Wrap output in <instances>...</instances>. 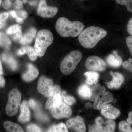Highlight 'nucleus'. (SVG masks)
I'll use <instances>...</instances> for the list:
<instances>
[{
  "mask_svg": "<svg viewBox=\"0 0 132 132\" xmlns=\"http://www.w3.org/2000/svg\"><path fill=\"white\" fill-rule=\"evenodd\" d=\"M14 6L16 9H20L23 7V3L20 0H15Z\"/></svg>",
  "mask_w": 132,
  "mask_h": 132,
  "instance_id": "4c0bfd02",
  "label": "nucleus"
},
{
  "mask_svg": "<svg viewBox=\"0 0 132 132\" xmlns=\"http://www.w3.org/2000/svg\"><path fill=\"white\" fill-rule=\"evenodd\" d=\"M54 37L52 32L47 29H42L38 32L36 38L35 49L37 56L43 57L46 50L53 41Z\"/></svg>",
  "mask_w": 132,
  "mask_h": 132,
  "instance_id": "7ed1b4c3",
  "label": "nucleus"
},
{
  "mask_svg": "<svg viewBox=\"0 0 132 132\" xmlns=\"http://www.w3.org/2000/svg\"><path fill=\"white\" fill-rule=\"evenodd\" d=\"M105 30L98 27H88L83 30L79 35L78 39L81 45L85 48H93L100 40L106 36Z\"/></svg>",
  "mask_w": 132,
  "mask_h": 132,
  "instance_id": "f257e3e1",
  "label": "nucleus"
},
{
  "mask_svg": "<svg viewBox=\"0 0 132 132\" xmlns=\"http://www.w3.org/2000/svg\"><path fill=\"white\" fill-rule=\"evenodd\" d=\"M10 14L11 15V16L13 18H15L16 19L18 16H17V15L16 12H15L14 11H11L10 12Z\"/></svg>",
  "mask_w": 132,
  "mask_h": 132,
  "instance_id": "de8ad7c7",
  "label": "nucleus"
},
{
  "mask_svg": "<svg viewBox=\"0 0 132 132\" xmlns=\"http://www.w3.org/2000/svg\"><path fill=\"white\" fill-rule=\"evenodd\" d=\"M21 114L19 116V121L21 123H26L30 120V112L27 102L24 101L21 105Z\"/></svg>",
  "mask_w": 132,
  "mask_h": 132,
  "instance_id": "2eb2a0df",
  "label": "nucleus"
},
{
  "mask_svg": "<svg viewBox=\"0 0 132 132\" xmlns=\"http://www.w3.org/2000/svg\"><path fill=\"white\" fill-rule=\"evenodd\" d=\"M19 14L24 19H27L28 16V13L24 11H21L19 12Z\"/></svg>",
  "mask_w": 132,
  "mask_h": 132,
  "instance_id": "79ce46f5",
  "label": "nucleus"
},
{
  "mask_svg": "<svg viewBox=\"0 0 132 132\" xmlns=\"http://www.w3.org/2000/svg\"><path fill=\"white\" fill-rule=\"evenodd\" d=\"M119 128L122 132H132V129L129 124L125 121H121L119 124Z\"/></svg>",
  "mask_w": 132,
  "mask_h": 132,
  "instance_id": "c85d7f7f",
  "label": "nucleus"
},
{
  "mask_svg": "<svg viewBox=\"0 0 132 132\" xmlns=\"http://www.w3.org/2000/svg\"><path fill=\"white\" fill-rule=\"evenodd\" d=\"M62 97L63 98L64 102L66 104L69 105H72L76 102L75 98L72 96L70 95H62Z\"/></svg>",
  "mask_w": 132,
  "mask_h": 132,
  "instance_id": "7c9ffc66",
  "label": "nucleus"
},
{
  "mask_svg": "<svg viewBox=\"0 0 132 132\" xmlns=\"http://www.w3.org/2000/svg\"><path fill=\"white\" fill-rule=\"evenodd\" d=\"M128 117L127 119V121L128 124L130 125L132 124V112H131L128 113Z\"/></svg>",
  "mask_w": 132,
  "mask_h": 132,
  "instance_id": "c03bdc74",
  "label": "nucleus"
},
{
  "mask_svg": "<svg viewBox=\"0 0 132 132\" xmlns=\"http://www.w3.org/2000/svg\"><path fill=\"white\" fill-rule=\"evenodd\" d=\"M36 30L35 28H29L28 31L22 36L20 43L21 45L26 46L31 44L36 36Z\"/></svg>",
  "mask_w": 132,
  "mask_h": 132,
  "instance_id": "a211bd4d",
  "label": "nucleus"
},
{
  "mask_svg": "<svg viewBox=\"0 0 132 132\" xmlns=\"http://www.w3.org/2000/svg\"><path fill=\"white\" fill-rule=\"evenodd\" d=\"M86 107L87 108H91L92 107V104L90 103H87L86 105Z\"/></svg>",
  "mask_w": 132,
  "mask_h": 132,
  "instance_id": "8fccbe9b",
  "label": "nucleus"
},
{
  "mask_svg": "<svg viewBox=\"0 0 132 132\" xmlns=\"http://www.w3.org/2000/svg\"><path fill=\"white\" fill-rule=\"evenodd\" d=\"M28 71L22 75L23 80L27 81H31L36 79L39 72L37 68L31 64L28 65Z\"/></svg>",
  "mask_w": 132,
  "mask_h": 132,
  "instance_id": "dca6fc26",
  "label": "nucleus"
},
{
  "mask_svg": "<svg viewBox=\"0 0 132 132\" xmlns=\"http://www.w3.org/2000/svg\"><path fill=\"white\" fill-rule=\"evenodd\" d=\"M22 38V32L21 29H20L17 32L15 33L13 39L15 41H20Z\"/></svg>",
  "mask_w": 132,
  "mask_h": 132,
  "instance_id": "f704fd0d",
  "label": "nucleus"
},
{
  "mask_svg": "<svg viewBox=\"0 0 132 132\" xmlns=\"http://www.w3.org/2000/svg\"><path fill=\"white\" fill-rule=\"evenodd\" d=\"M11 44V41L3 33L0 32V46L8 48Z\"/></svg>",
  "mask_w": 132,
  "mask_h": 132,
  "instance_id": "a878e982",
  "label": "nucleus"
},
{
  "mask_svg": "<svg viewBox=\"0 0 132 132\" xmlns=\"http://www.w3.org/2000/svg\"><path fill=\"white\" fill-rule=\"evenodd\" d=\"M122 65L124 68L132 72V59H129L128 61H125L123 62Z\"/></svg>",
  "mask_w": 132,
  "mask_h": 132,
  "instance_id": "473e14b6",
  "label": "nucleus"
},
{
  "mask_svg": "<svg viewBox=\"0 0 132 132\" xmlns=\"http://www.w3.org/2000/svg\"><path fill=\"white\" fill-rule=\"evenodd\" d=\"M113 77V80L110 82H106L107 86L110 89H118L120 87L124 81V78L121 74L118 72H110Z\"/></svg>",
  "mask_w": 132,
  "mask_h": 132,
  "instance_id": "4468645a",
  "label": "nucleus"
},
{
  "mask_svg": "<svg viewBox=\"0 0 132 132\" xmlns=\"http://www.w3.org/2000/svg\"><path fill=\"white\" fill-rule=\"evenodd\" d=\"M127 30L129 34L132 36V17L130 19L128 23Z\"/></svg>",
  "mask_w": 132,
  "mask_h": 132,
  "instance_id": "a19ab883",
  "label": "nucleus"
},
{
  "mask_svg": "<svg viewBox=\"0 0 132 132\" xmlns=\"http://www.w3.org/2000/svg\"><path fill=\"white\" fill-rule=\"evenodd\" d=\"M20 29H21V26L18 24H15L10 26L7 30L6 33L8 34H13Z\"/></svg>",
  "mask_w": 132,
  "mask_h": 132,
  "instance_id": "c756f323",
  "label": "nucleus"
},
{
  "mask_svg": "<svg viewBox=\"0 0 132 132\" xmlns=\"http://www.w3.org/2000/svg\"><path fill=\"white\" fill-rule=\"evenodd\" d=\"M12 5V2L10 0H5L3 2L2 6L5 9H9Z\"/></svg>",
  "mask_w": 132,
  "mask_h": 132,
  "instance_id": "c9c22d12",
  "label": "nucleus"
},
{
  "mask_svg": "<svg viewBox=\"0 0 132 132\" xmlns=\"http://www.w3.org/2000/svg\"><path fill=\"white\" fill-rule=\"evenodd\" d=\"M2 59L3 61L6 62L13 71H15L18 68V65L17 62L11 55L3 54L2 55Z\"/></svg>",
  "mask_w": 132,
  "mask_h": 132,
  "instance_id": "412c9836",
  "label": "nucleus"
},
{
  "mask_svg": "<svg viewBox=\"0 0 132 132\" xmlns=\"http://www.w3.org/2000/svg\"><path fill=\"white\" fill-rule=\"evenodd\" d=\"M101 109L102 114L108 119H114L120 114V112L118 109L109 104L105 105Z\"/></svg>",
  "mask_w": 132,
  "mask_h": 132,
  "instance_id": "ddd939ff",
  "label": "nucleus"
},
{
  "mask_svg": "<svg viewBox=\"0 0 132 132\" xmlns=\"http://www.w3.org/2000/svg\"><path fill=\"white\" fill-rule=\"evenodd\" d=\"M105 88L104 86L101 87L100 84H95L92 87L88 99L90 101H94L100 96L103 95L105 93Z\"/></svg>",
  "mask_w": 132,
  "mask_h": 132,
  "instance_id": "f3484780",
  "label": "nucleus"
},
{
  "mask_svg": "<svg viewBox=\"0 0 132 132\" xmlns=\"http://www.w3.org/2000/svg\"><path fill=\"white\" fill-rule=\"evenodd\" d=\"M62 95L60 87L58 85H55L53 94L46 102L45 109H51L59 106L62 102Z\"/></svg>",
  "mask_w": 132,
  "mask_h": 132,
  "instance_id": "6e6552de",
  "label": "nucleus"
},
{
  "mask_svg": "<svg viewBox=\"0 0 132 132\" xmlns=\"http://www.w3.org/2000/svg\"><path fill=\"white\" fill-rule=\"evenodd\" d=\"M3 74V71L2 65L1 62L0 60V76L2 75Z\"/></svg>",
  "mask_w": 132,
  "mask_h": 132,
  "instance_id": "09e8293b",
  "label": "nucleus"
},
{
  "mask_svg": "<svg viewBox=\"0 0 132 132\" xmlns=\"http://www.w3.org/2000/svg\"><path fill=\"white\" fill-rule=\"evenodd\" d=\"M113 102L114 103H115V102H116V99H115V100H113Z\"/></svg>",
  "mask_w": 132,
  "mask_h": 132,
  "instance_id": "864d4df0",
  "label": "nucleus"
},
{
  "mask_svg": "<svg viewBox=\"0 0 132 132\" xmlns=\"http://www.w3.org/2000/svg\"><path fill=\"white\" fill-rule=\"evenodd\" d=\"M113 100V96L110 92H105V93L102 95L101 98H100V103L98 107V110L101 109L108 103L112 102Z\"/></svg>",
  "mask_w": 132,
  "mask_h": 132,
  "instance_id": "b1692460",
  "label": "nucleus"
},
{
  "mask_svg": "<svg viewBox=\"0 0 132 132\" xmlns=\"http://www.w3.org/2000/svg\"><path fill=\"white\" fill-rule=\"evenodd\" d=\"M38 92L45 97H49L53 94L54 90L53 81L45 76L39 80L37 88Z\"/></svg>",
  "mask_w": 132,
  "mask_h": 132,
  "instance_id": "423d86ee",
  "label": "nucleus"
},
{
  "mask_svg": "<svg viewBox=\"0 0 132 132\" xmlns=\"http://www.w3.org/2000/svg\"><path fill=\"white\" fill-rule=\"evenodd\" d=\"M67 126L68 128H72L76 131H86V126L84 121L82 118L80 116L69 120L67 121Z\"/></svg>",
  "mask_w": 132,
  "mask_h": 132,
  "instance_id": "9b49d317",
  "label": "nucleus"
},
{
  "mask_svg": "<svg viewBox=\"0 0 132 132\" xmlns=\"http://www.w3.org/2000/svg\"><path fill=\"white\" fill-rule=\"evenodd\" d=\"M20 53L21 55L27 54L29 57V59L32 61L36 60L37 58V55L35 50L32 47L26 46L20 48Z\"/></svg>",
  "mask_w": 132,
  "mask_h": 132,
  "instance_id": "aec40b11",
  "label": "nucleus"
},
{
  "mask_svg": "<svg viewBox=\"0 0 132 132\" xmlns=\"http://www.w3.org/2000/svg\"><path fill=\"white\" fill-rule=\"evenodd\" d=\"M21 100V94L18 89L14 88L10 92L6 108L7 115L13 116L16 114L20 106Z\"/></svg>",
  "mask_w": 132,
  "mask_h": 132,
  "instance_id": "39448f33",
  "label": "nucleus"
},
{
  "mask_svg": "<svg viewBox=\"0 0 132 132\" xmlns=\"http://www.w3.org/2000/svg\"><path fill=\"white\" fill-rule=\"evenodd\" d=\"M29 105L31 108L33 109L34 110H35L37 108V103L33 99H31L29 100Z\"/></svg>",
  "mask_w": 132,
  "mask_h": 132,
  "instance_id": "58836bf2",
  "label": "nucleus"
},
{
  "mask_svg": "<svg viewBox=\"0 0 132 132\" xmlns=\"http://www.w3.org/2000/svg\"><path fill=\"white\" fill-rule=\"evenodd\" d=\"M16 21L19 24H22L24 23V19L22 17H17L16 18Z\"/></svg>",
  "mask_w": 132,
  "mask_h": 132,
  "instance_id": "49530a36",
  "label": "nucleus"
},
{
  "mask_svg": "<svg viewBox=\"0 0 132 132\" xmlns=\"http://www.w3.org/2000/svg\"><path fill=\"white\" fill-rule=\"evenodd\" d=\"M126 43L132 55V36H128L126 38Z\"/></svg>",
  "mask_w": 132,
  "mask_h": 132,
  "instance_id": "72a5a7b5",
  "label": "nucleus"
},
{
  "mask_svg": "<svg viewBox=\"0 0 132 132\" xmlns=\"http://www.w3.org/2000/svg\"><path fill=\"white\" fill-rule=\"evenodd\" d=\"M28 132H41V129L38 126L35 124H31L27 126Z\"/></svg>",
  "mask_w": 132,
  "mask_h": 132,
  "instance_id": "2f4dec72",
  "label": "nucleus"
},
{
  "mask_svg": "<svg viewBox=\"0 0 132 132\" xmlns=\"http://www.w3.org/2000/svg\"><path fill=\"white\" fill-rule=\"evenodd\" d=\"M51 111L53 116L57 119L69 118L72 114L71 108L63 102L59 106L51 109Z\"/></svg>",
  "mask_w": 132,
  "mask_h": 132,
  "instance_id": "9d476101",
  "label": "nucleus"
},
{
  "mask_svg": "<svg viewBox=\"0 0 132 132\" xmlns=\"http://www.w3.org/2000/svg\"><path fill=\"white\" fill-rule=\"evenodd\" d=\"M48 132H68L66 125L60 123L57 125H54L48 130Z\"/></svg>",
  "mask_w": 132,
  "mask_h": 132,
  "instance_id": "bb28decb",
  "label": "nucleus"
},
{
  "mask_svg": "<svg viewBox=\"0 0 132 132\" xmlns=\"http://www.w3.org/2000/svg\"><path fill=\"white\" fill-rule=\"evenodd\" d=\"M5 22H2L0 21V29L3 28L5 25Z\"/></svg>",
  "mask_w": 132,
  "mask_h": 132,
  "instance_id": "3c124183",
  "label": "nucleus"
},
{
  "mask_svg": "<svg viewBox=\"0 0 132 132\" xmlns=\"http://www.w3.org/2000/svg\"><path fill=\"white\" fill-rule=\"evenodd\" d=\"M5 85V79L2 76H0V88L4 87Z\"/></svg>",
  "mask_w": 132,
  "mask_h": 132,
  "instance_id": "a18cd8bd",
  "label": "nucleus"
},
{
  "mask_svg": "<svg viewBox=\"0 0 132 132\" xmlns=\"http://www.w3.org/2000/svg\"><path fill=\"white\" fill-rule=\"evenodd\" d=\"M82 58L81 53L79 51H73L61 62L60 69L65 75H69L72 72Z\"/></svg>",
  "mask_w": 132,
  "mask_h": 132,
  "instance_id": "20e7f679",
  "label": "nucleus"
},
{
  "mask_svg": "<svg viewBox=\"0 0 132 132\" xmlns=\"http://www.w3.org/2000/svg\"><path fill=\"white\" fill-rule=\"evenodd\" d=\"M2 2V0H0V5L1 4Z\"/></svg>",
  "mask_w": 132,
  "mask_h": 132,
  "instance_id": "5fc2aeb1",
  "label": "nucleus"
},
{
  "mask_svg": "<svg viewBox=\"0 0 132 132\" xmlns=\"http://www.w3.org/2000/svg\"><path fill=\"white\" fill-rule=\"evenodd\" d=\"M85 26L79 21H71L65 17L57 20L55 28L57 32L63 37H76L83 31Z\"/></svg>",
  "mask_w": 132,
  "mask_h": 132,
  "instance_id": "f03ea898",
  "label": "nucleus"
},
{
  "mask_svg": "<svg viewBox=\"0 0 132 132\" xmlns=\"http://www.w3.org/2000/svg\"><path fill=\"white\" fill-rule=\"evenodd\" d=\"M85 67L90 71L102 72L105 70L106 64L101 58L94 55L90 56L87 59L85 62Z\"/></svg>",
  "mask_w": 132,
  "mask_h": 132,
  "instance_id": "0eeeda50",
  "label": "nucleus"
},
{
  "mask_svg": "<svg viewBox=\"0 0 132 132\" xmlns=\"http://www.w3.org/2000/svg\"><path fill=\"white\" fill-rule=\"evenodd\" d=\"M27 0H23V2H24V3H26L27 2Z\"/></svg>",
  "mask_w": 132,
  "mask_h": 132,
  "instance_id": "603ef678",
  "label": "nucleus"
},
{
  "mask_svg": "<svg viewBox=\"0 0 132 132\" xmlns=\"http://www.w3.org/2000/svg\"><path fill=\"white\" fill-rule=\"evenodd\" d=\"M3 126L7 131L10 132H24L22 128L18 124L10 121H5Z\"/></svg>",
  "mask_w": 132,
  "mask_h": 132,
  "instance_id": "5701e85b",
  "label": "nucleus"
},
{
  "mask_svg": "<svg viewBox=\"0 0 132 132\" xmlns=\"http://www.w3.org/2000/svg\"><path fill=\"white\" fill-rule=\"evenodd\" d=\"M95 121L102 132H114L115 130V123L113 120H109L105 122L102 118L98 117Z\"/></svg>",
  "mask_w": 132,
  "mask_h": 132,
  "instance_id": "f8f14e48",
  "label": "nucleus"
},
{
  "mask_svg": "<svg viewBox=\"0 0 132 132\" xmlns=\"http://www.w3.org/2000/svg\"><path fill=\"white\" fill-rule=\"evenodd\" d=\"M78 92V94L81 97L83 98L87 99L90 96L91 90L87 85L84 84L79 87Z\"/></svg>",
  "mask_w": 132,
  "mask_h": 132,
  "instance_id": "393cba45",
  "label": "nucleus"
},
{
  "mask_svg": "<svg viewBox=\"0 0 132 132\" xmlns=\"http://www.w3.org/2000/svg\"><path fill=\"white\" fill-rule=\"evenodd\" d=\"M58 11L57 7L48 6L45 0H41L37 13L38 15L43 18H52L56 14Z\"/></svg>",
  "mask_w": 132,
  "mask_h": 132,
  "instance_id": "1a4fd4ad",
  "label": "nucleus"
},
{
  "mask_svg": "<svg viewBox=\"0 0 132 132\" xmlns=\"http://www.w3.org/2000/svg\"><path fill=\"white\" fill-rule=\"evenodd\" d=\"M100 98L99 97L95 101L93 105V107L95 109H98V107L100 103Z\"/></svg>",
  "mask_w": 132,
  "mask_h": 132,
  "instance_id": "37998d69",
  "label": "nucleus"
},
{
  "mask_svg": "<svg viewBox=\"0 0 132 132\" xmlns=\"http://www.w3.org/2000/svg\"><path fill=\"white\" fill-rule=\"evenodd\" d=\"M89 132H102L98 126L95 125L92 126L89 128Z\"/></svg>",
  "mask_w": 132,
  "mask_h": 132,
  "instance_id": "ea45409f",
  "label": "nucleus"
},
{
  "mask_svg": "<svg viewBox=\"0 0 132 132\" xmlns=\"http://www.w3.org/2000/svg\"><path fill=\"white\" fill-rule=\"evenodd\" d=\"M9 15V14L7 12H4L0 14V21L2 22H5L6 20L7 19Z\"/></svg>",
  "mask_w": 132,
  "mask_h": 132,
  "instance_id": "e433bc0d",
  "label": "nucleus"
},
{
  "mask_svg": "<svg viewBox=\"0 0 132 132\" xmlns=\"http://www.w3.org/2000/svg\"><path fill=\"white\" fill-rule=\"evenodd\" d=\"M106 61L109 66L113 68L119 67L122 64V59L118 55L116 51H114L112 54L107 57Z\"/></svg>",
  "mask_w": 132,
  "mask_h": 132,
  "instance_id": "6ab92c4d",
  "label": "nucleus"
},
{
  "mask_svg": "<svg viewBox=\"0 0 132 132\" xmlns=\"http://www.w3.org/2000/svg\"><path fill=\"white\" fill-rule=\"evenodd\" d=\"M84 75L87 78L86 82L88 85H95L98 82L99 78L98 73L90 71L85 73Z\"/></svg>",
  "mask_w": 132,
  "mask_h": 132,
  "instance_id": "4be33fe9",
  "label": "nucleus"
},
{
  "mask_svg": "<svg viewBox=\"0 0 132 132\" xmlns=\"http://www.w3.org/2000/svg\"><path fill=\"white\" fill-rule=\"evenodd\" d=\"M116 1L119 5L125 6L128 11L132 13V0H116Z\"/></svg>",
  "mask_w": 132,
  "mask_h": 132,
  "instance_id": "cd10ccee",
  "label": "nucleus"
}]
</instances>
